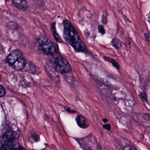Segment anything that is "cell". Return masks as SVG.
Masks as SVG:
<instances>
[{
    "mask_svg": "<svg viewBox=\"0 0 150 150\" xmlns=\"http://www.w3.org/2000/svg\"><path fill=\"white\" fill-rule=\"evenodd\" d=\"M8 26L10 28L13 29H17L18 28V25L13 22H10L8 23Z\"/></svg>",
    "mask_w": 150,
    "mask_h": 150,
    "instance_id": "obj_10",
    "label": "cell"
},
{
    "mask_svg": "<svg viewBox=\"0 0 150 150\" xmlns=\"http://www.w3.org/2000/svg\"><path fill=\"white\" fill-rule=\"evenodd\" d=\"M76 122L78 126L82 129H86L89 125L86 117L82 115H79L76 117Z\"/></svg>",
    "mask_w": 150,
    "mask_h": 150,
    "instance_id": "obj_5",
    "label": "cell"
},
{
    "mask_svg": "<svg viewBox=\"0 0 150 150\" xmlns=\"http://www.w3.org/2000/svg\"><path fill=\"white\" fill-rule=\"evenodd\" d=\"M65 108L66 110L67 111V112H69V113H75V111L74 110H72L71 109L69 108Z\"/></svg>",
    "mask_w": 150,
    "mask_h": 150,
    "instance_id": "obj_19",
    "label": "cell"
},
{
    "mask_svg": "<svg viewBox=\"0 0 150 150\" xmlns=\"http://www.w3.org/2000/svg\"><path fill=\"white\" fill-rule=\"evenodd\" d=\"M135 148H132V146H126L123 148L124 150H132V149H135Z\"/></svg>",
    "mask_w": 150,
    "mask_h": 150,
    "instance_id": "obj_18",
    "label": "cell"
},
{
    "mask_svg": "<svg viewBox=\"0 0 150 150\" xmlns=\"http://www.w3.org/2000/svg\"><path fill=\"white\" fill-rule=\"evenodd\" d=\"M103 123H107L108 122V119H107V118H104L103 119Z\"/></svg>",
    "mask_w": 150,
    "mask_h": 150,
    "instance_id": "obj_20",
    "label": "cell"
},
{
    "mask_svg": "<svg viewBox=\"0 0 150 150\" xmlns=\"http://www.w3.org/2000/svg\"><path fill=\"white\" fill-rule=\"evenodd\" d=\"M1 94H0V97H2L5 95L6 94V90H5V88L3 87V86H1Z\"/></svg>",
    "mask_w": 150,
    "mask_h": 150,
    "instance_id": "obj_13",
    "label": "cell"
},
{
    "mask_svg": "<svg viewBox=\"0 0 150 150\" xmlns=\"http://www.w3.org/2000/svg\"><path fill=\"white\" fill-rule=\"evenodd\" d=\"M52 65L57 71L61 74L71 72L72 68L68 61L61 57H57L53 59Z\"/></svg>",
    "mask_w": 150,
    "mask_h": 150,
    "instance_id": "obj_4",
    "label": "cell"
},
{
    "mask_svg": "<svg viewBox=\"0 0 150 150\" xmlns=\"http://www.w3.org/2000/svg\"><path fill=\"white\" fill-rule=\"evenodd\" d=\"M36 45L40 52L50 56H54L58 52L57 45L46 36L39 37L36 40Z\"/></svg>",
    "mask_w": 150,
    "mask_h": 150,
    "instance_id": "obj_2",
    "label": "cell"
},
{
    "mask_svg": "<svg viewBox=\"0 0 150 150\" xmlns=\"http://www.w3.org/2000/svg\"><path fill=\"white\" fill-rule=\"evenodd\" d=\"M98 31L100 34L102 35H104L105 34V30L104 27L103 25H100L98 26Z\"/></svg>",
    "mask_w": 150,
    "mask_h": 150,
    "instance_id": "obj_11",
    "label": "cell"
},
{
    "mask_svg": "<svg viewBox=\"0 0 150 150\" xmlns=\"http://www.w3.org/2000/svg\"><path fill=\"white\" fill-rule=\"evenodd\" d=\"M6 1H8V0H6Z\"/></svg>",
    "mask_w": 150,
    "mask_h": 150,
    "instance_id": "obj_21",
    "label": "cell"
},
{
    "mask_svg": "<svg viewBox=\"0 0 150 150\" xmlns=\"http://www.w3.org/2000/svg\"><path fill=\"white\" fill-rule=\"evenodd\" d=\"M51 27L52 32V35H53L54 38H55V39H56L58 42H63V41H62V39H61V38L59 36L58 34L57 33V31H56L55 23H52Z\"/></svg>",
    "mask_w": 150,
    "mask_h": 150,
    "instance_id": "obj_7",
    "label": "cell"
},
{
    "mask_svg": "<svg viewBox=\"0 0 150 150\" xmlns=\"http://www.w3.org/2000/svg\"><path fill=\"white\" fill-rule=\"evenodd\" d=\"M112 46L116 49H119L122 47V42L120 40L115 38L111 42Z\"/></svg>",
    "mask_w": 150,
    "mask_h": 150,
    "instance_id": "obj_8",
    "label": "cell"
},
{
    "mask_svg": "<svg viewBox=\"0 0 150 150\" xmlns=\"http://www.w3.org/2000/svg\"><path fill=\"white\" fill-rule=\"evenodd\" d=\"M139 97L143 101H146L147 99L146 95L145 93H142L139 95Z\"/></svg>",
    "mask_w": 150,
    "mask_h": 150,
    "instance_id": "obj_12",
    "label": "cell"
},
{
    "mask_svg": "<svg viewBox=\"0 0 150 150\" xmlns=\"http://www.w3.org/2000/svg\"><path fill=\"white\" fill-rule=\"evenodd\" d=\"M103 58H104V59H105V60L111 63L112 65H113L115 68H116L117 70H119V67H120L119 66V64H118L115 59L106 57H104Z\"/></svg>",
    "mask_w": 150,
    "mask_h": 150,
    "instance_id": "obj_9",
    "label": "cell"
},
{
    "mask_svg": "<svg viewBox=\"0 0 150 150\" xmlns=\"http://www.w3.org/2000/svg\"><path fill=\"white\" fill-rule=\"evenodd\" d=\"M12 4L16 8L21 10H24L28 7L26 0H13Z\"/></svg>",
    "mask_w": 150,
    "mask_h": 150,
    "instance_id": "obj_6",
    "label": "cell"
},
{
    "mask_svg": "<svg viewBox=\"0 0 150 150\" xmlns=\"http://www.w3.org/2000/svg\"><path fill=\"white\" fill-rule=\"evenodd\" d=\"M103 128L107 130L108 131H110L111 129V125L109 124H107L104 125H103Z\"/></svg>",
    "mask_w": 150,
    "mask_h": 150,
    "instance_id": "obj_15",
    "label": "cell"
},
{
    "mask_svg": "<svg viewBox=\"0 0 150 150\" xmlns=\"http://www.w3.org/2000/svg\"><path fill=\"white\" fill-rule=\"evenodd\" d=\"M144 37L146 41L150 44V35L148 33H145L144 34Z\"/></svg>",
    "mask_w": 150,
    "mask_h": 150,
    "instance_id": "obj_14",
    "label": "cell"
},
{
    "mask_svg": "<svg viewBox=\"0 0 150 150\" xmlns=\"http://www.w3.org/2000/svg\"><path fill=\"white\" fill-rule=\"evenodd\" d=\"M7 59L8 64L15 70L21 71L25 68L26 61L22 52L19 50L10 52Z\"/></svg>",
    "mask_w": 150,
    "mask_h": 150,
    "instance_id": "obj_3",
    "label": "cell"
},
{
    "mask_svg": "<svg viewBox=\"0 0 150 150\" xmlns=\"http://www.w3.org/2000/svg\"><path fill=\"white\" fill-rule=\"evenodd\" d=\"M64 38L66 42L77 52H84L86 47L80 37L79 33L68 21L64 22Z\"/></svg>",
    "mask_w": 150,
    "mask_h": 150,
    "instance_id": "obj_1",
    "label": "cell"
},
{
    "mask_svg": "<svg viewBox=\"0 0 150 150\" xmlns=\"http://www.w3.org/2000/svg\"><path fill=\"white\" fill-rule=\"evenodd\" d=\"M144 119L147 121H150V115L149 114H145L144 115Z\"/></svg>",
    "mask_w": 150,
    "mask_h": 150,
    "instance_id": "obj_17",
    "label": "cell"
},
{
    "mask_svg": "<svg viewBox=\"0 0 150 150\" xmlns=\"http://www.w3.org/2000/svg\"><path fill=\"white\" fill-rule=\"evenodd\" d=\"M38 136H36L35 135H32V136H31V139L32 140H34V141H38V139H39V138H38Z\"/></svg>",
    "mask_w": 150,
    "mask_h": 150,
    "instance_id": "obj_16",
    "label": "cell"
}]
</instances>
